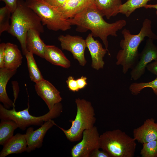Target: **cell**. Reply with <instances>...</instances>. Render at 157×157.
<instances>
[{
  "label": "cell",
  "mask_w": 157,
  "mask_h": 157,
  "mask_svg": "<svg viewBox=\"0 0 157 157\" xmlns=\"http://www.w3.org/2000/svg\"><path fill=\"white\" fill-rule=\"evenodd\" d=\"M103 17L94 6L83 10L68 19V21L71 26H77L76 30L78 32H85L89 30L93 37L99 38L110 55L108 49V37L117 36V31L126 25V21L121 19L109 23L104 20Z\"/></svg>",
  "instance_id": "obj_1"
},
{
  "label": "cell",
  "mask_w": 157,
  "mask_h": 157,
  "mask_svg": "<svg viewBox=\"0 0 157 157\" xmlns=\"http://www.w3.org/2000/svg\"><path fill=\"white\" fill-rule=\"evenodd\" d=\"M124 39L120 43L121 49L118 52L116 56V64L122 67L123 73L126 74L130 69H132L138 63L140 54L138 48L146 37L155 40L157 35L151 29V22L146 18L144 21L140 32L137 34H132L129 31L124 28L122 32Z\"/></svg>",
  "instance_id": "obj_2"
},
{
  "label": "cell",
  "mask_w": 157,
  "mask_h": 157,
  "mask_svg": "<svg viewBox=\"0 0 157 157\" xmlns=\"http://www.w3.org/2000/svg\"><path fill=\"white\" fill-rule=\"evenodd\" d=\"M10 19L8 32L18 40L25 56L28 51L26 41L28 31L33 29L42 33L44 31L43 26L40 17L23 0H17L16 8L12 13Z\"/></svg>",
  "instance_id": "obj_3"
},
{
  "label": "cell",
  "mask_w": 157,
  "mask_h": 157,
  "mask_svg": "<svg viewBox=\"0 0 157 157\" xmlns=\"http://www.w3.org/2000/svg\"><path fill=\"white\" fill-rule=\"evenodd\" d=\"M135 140L119 129L106 131L100 135L99 148L110 157H133Z\"/></svg>",
  "instance_id": "obj_4"
},
{
  "label": "cell",
  "mask_w": 157,
  "mask_h": 157,
  "mask_svg": "<svg viewBox=\"0 0 157 157\" xmlns=\"http://www.w3.org/2000/svg\"><path fill=\"white\" fill-rule=\"evenodd\" d=\"M77 112L74 120H70L71 127L66 130L56 124L71 142L78 141L82 138L83 131L93 127L96 121L94 109L91 103L84 99H75Z\"/></svg>",
  "instance_id": "obj_5"
},
{
  "label": "cell",
  "mask_w": 157,
  "mask_h": 157,
  "mask_svg": "<svg viewBox=\"0 0 157 157\" xmlns=\"http://www.w3.org/2000/svg\"><path fill=\"white\" fill-rule=\"evenodd\" d=\"M15 106L11 110L6 108L0 104V119L11 120L16 122L19 128L24 130L27 127L31 125L41 126L44 122L57 118L63 112V107L60 102L54 105L52 109L46 114L41 116L36 117L31 115L29 111V106L24 110L17 111Z\"/></svg>",
  "instance_id": "obj_6"
},
{
  "label": "cell",
  "mask_w": 157,
  "mask_h": 157,
  "mask_svg": "<svg viewBox=\"0 0 157 157\" xmlns=\"http://www.w3.org/2000/svg\"><path fill=\"white\" fill-rule=\"evenodd\" d=\"M25 1L26 6L40 17L43 26H46L49 29L65 31L71 28L68 19L43 0H26Z\"/></svg>",
  "instance_id": "obj_7"
},
{
  "label": "cell",
  "mask_w": 157,
  "mask_h": 157,
  "mask_svg": "<svg viewBox=\"0 0 157 157\" xmlns=\"http://www.w3.org/2000/svg\"><path fill=\"white\" fill-rule=\"evenodd\" d=\"M100 136L97 129L95 126L90 129L85 130L83 133L82 140L72 148V156L90 157L95 150L100 149Z\"/></svg>",
  "instance_id": "obj_8"
},
{
  "label": "cell",
  "mask_w": 157,
  "mask_h": 157,
  "mask_svg": "<svg viewBox=\"0 0 157 157\" xmlns=\"http://www.w3.org/2000/svg\"><path fill=\"white\" fill-rule=\"evenodd\" d=\"M63 50L71 52L74 59L77 60L79 65L85 66L87 61L85 56V51L86 47L85 40L79 36L69 34L61 35L58 37Z\"/></svg>",
  "instance_id": "obj_9"
},
{
  "label": "cell",
  "mask_w": 157,
  "mask_h": 157,
  "mask_svg": "<svg viewBox=\"0 0 157 157\" xmlns=\"http://www.w3.org/2000/svg\"><path fill=\"white\" fill-rule=\"evenodd\" d=\"M152 39L148 38L139 55V60L130 74L132 79L134 81L140 78L145 72L147 66L153 60L157 59V46Z\"/></svg>",
  "instance_id": "obj_10"
},
{
  "label": "cell",
  "mask_w": 157,
  "mask_h": 157,
  "mask_svg": "<svg viewBox=\"0 0 157 157\" xmlns=\"http://www.w3.org/2000/svg\"><path fill=\"white\" fill-rule=\"evenodd\" d=\"M55 124L51 119L45 122L40 127L36 130H34L31 127L28 128L24 134L27 145L26 151L29 153L36 148H41L47 132Z\"/></svg>",
  "instance_id": "obj_11"
},
{
  "label": "cell",
  "mask_w": 157,
  "mask_h": 157,
  "mask_svg": "<svg viewBox=\"0 0 157 157\" xmlns=\"http://www.w3.org/2000/svg\"><path fill=\"white\" fill-rule=\"evenodd\" d=\"M35 91L44 101L49 110L62 100L59 91L49 81L43 79L35 83Z\"/></svg>",
  "instance_id": "obj_12"
},
{
  "label": "cell",
  "mask_w": 157,
  "mask_h": 157,
  "mask_svg": "<svg viewBox=\"0 0 157 157\" xmlns=\"http://www.w3.org/2000/svg\"><path fill=\"white\" fill-rule=\"evenodd\" d=\"M85 40L91 57L92 67L97 70L103 69L105 64L103 58L107 50L98 40H94L91 33L88 35Z\"/></svg>",
  "instance_id": "obj_13"
},
{
  "label": "cell",
  "mask_w": 157,
  "mask_h": 157,
  "mask_svg": "<svg viewBox=\"0 0 157 157\" xmlns=\"http://www.w3.org/2000/svg\"><path fill=\"white\" fill-rule=\"evenodd\" d=\"M134 139L143 144L157 140V123L152 118L146 119L143 124L133 131Z\"/></svg>",
  "instance_id": "obj_14"
},
{
  "label": "cell",
  "mask_w": 157,
  "mask_h": 157,
  "mask_svg": "<svg viewBox=\"0 0 157 157\" xmlns=\"http://www.w3.org/2000/svg\"><path fill=\"white\" fill-rule=\"evenodd\" d=\"M95 0H66L61 6L55 9L68 19L86 8L96 6Z\"/></svg>",
  "instance_id": "obj_15"
},
{
  "label": "cell",
  "mask_w": 157,
  "mask_h": 157,
  "mask_svg": "<svg viewBox=\"0 0 157 157\" xmlns=\"http://www.w3.org/2000/svg\"><path fill=\"white\" fill-rule=\"evenodd\" d=\"M3 146L0 152V157L26 151L27 145L24 134L17 133L9 139Z\"/></svg>",
  "instance_id": "obj_16"
},
{
  "label": "cell",
  "mask_w": 157,
  "mask_h": 157,
  "mask_svg": "<svg viewBox=\"0 0 157 157\" xmlns=\"http://www.w3.org/2000/svg\"><path fill=\"white\" fill-rule=\"evenodd\" d=\"M22 56L21 51L16 44L6 43L4 58V67L11 70H17L21 65Z\"/></svg>",
  "instance_id": "obj_17"
},
{
  "label": "cell",
  "mask_w": 157,
  "mask_h": 157,
  "mask_svg": "<svg viewBox=\"0 0 157 157\" xmlns=\"http://www.w3.org/2000/svg\"><path fill=\"white\" fill-rule=\"evenodd\" d=\"M40 33L31 29L28 30L26 36V45L28 51L44 58L46 45L40 37Z\"/></svg>",
  "instance_id": "obj_18"
},
{
  "label": "cell",
  "mask_w": 157,
  "mask_h": 157,
  "mask_svg": "<svg viewBox=\"0 0 157 157\" xmlns=\"http://www.w3.org/2000/svg\"><path fill=\"white\" fill-rule=\"evenodd\" d=\"M44 58L52 64L67 68L71 66L70 61L60 49L53 45H46Z\"/></svg>",
  "instance_id": "obj_19"
},
{
  "label": "cell",
  "mask_w": 157,
  "mask_h": 157,
  "mask_svg": "<svg viewBox=\"0 0 157 157\" xmlns=\"http://www.w3.org/2000/svg\"><path fill=\"white\" fill-rule=\"evenodd\" d=\"M17 70H11L3 67L0 69V101L5 108L9 109L15 106V103L8 97L6 86L10 78L16 73Z\"/></svg>",
  "instance_id": "obj_20"
},
{
  "label": "cell",
  "mask_w": 157,
  "mask_h": 157,
  "mask_svg": "<svg viewBox=\"0 0 157 157\" xmlns=\"http://www.w3.org/2000/svg\"><path fill=\"white\" fill-rule=\"evenodd\" d=\"M95 3L102 16L108 19L119 13V8L122 4L121 0H95Z\"/></svg>",
  "instance_id": "obj_21"
},
{
  "label": "cell",
  "mask_w": 157,
  "mask_h": 157,
  "mask_svg": "<svg viewBox=\"0 0 157 157\" xmlns=\"http://www.w3.org/2000/svg\"><path fill=\"white\" fill-rule=\"evenodd\" d=\"M19 128L17 124L11 120L1 119L0 123V144H4L13 135L15 130Z\"/></svg>",
  "instance_id": "obj_22"
},
{
  "label": "cell",
  "mask_w": 157,
  "mask_h": 157,
  "mask_svg": "<svg viewBox=\"0 0 157 157\" xmlns=\"http://www.w3.org/2000/svg\"><path fill=\"white\" fill-rule=\"evenodd\" d=\"M31 52L27 51L25 55L30 78L35 83L44 79L42 74L38 68L33 56Z\"/></svg>",
  "instance_id": "obj_23"
},
{
  "label": "cell",
  "mask_w": 157,
  "mask_h": 157,
  "mask_svg": "<svg viewBox=\"0 0 157 157\" xmlns=\"http://www.w3.org/2000/svg\"><path fill=\"white\" fill-rule=\"evenodd\" d=\"M151 0H127L119 8V13L129 17L137 9L144 7Z\"/></svg>",
  "instance_id": "obj_24"
},
{
  "label": "cell",
  "mask_w": 157,
  "mask_h": 157,
  "mask_svg": "<svg viewBox=\"0 0 157 157\" xmlns=\"http://www.w3.org/2000/svg\"><path fill=\"white\" fill-rule=\"evenodd\" d=\"M147 88H152L154 93L157 96V76L154 80L149 82L133 83L130 85L129 90L132 94L137 95Z\"/></svg>",
  "instance_id": "obj_25"
},
{
  "label": "cell",
  "mask_w": 157,
  "mask_h": 157,
  "mask_svg": "<svg viewBox=\"0 0 157 157\" xmlns=\"http://www.w3.org/2000/svg\"><path fill=\"white\" fill-rule=\"evenodd\" d=\"M11 12L7 6H5L0 8V35L5 31L9 30L10 24L9 20L10 19Z\"/></svg>",
  "instance_id": "obj_26"
},
{
  "label": "cell",
  "mask_w": 157,
  "mask_h": 157,
  "mask_svg": "<svg viewBox=\"0 0 157 157\" xmlns=\"http://www.w3.org/2000/svg\"><path fill=\"white\" fill-rule=\"evenodd\" d=\"M142 144L140 152L142 157H157V140Z\"/></svg>",
  "instance_id": "obj_27"
},
{
  "label": "cell",
  "mask_w": 157,
  "mask_h": 157,
  "mask_svg": "<svg viewBox=\"0 0 157 157\" xmlns=\"http://www.w3.org/2000/svg\"><path fill=\"white\" fill-rule=\"evenodd\" d=\"M69 90L75 92L78 91L79 89L76 80L72 76H69L66 81Z\"/></svg>",
  "instance_id": "obj_28"
},
{
  "label": "cell",
  "mask_w": 157,
  "mask_h": 157,
  "mask_svg": "<svg viewBox=\"0 0 157 157\" xmlns=\"http://www.w3.org/2000/svg\"><path fill=\"white\" fill-rule=\"evenodd\" d=\"M53 8L56 9L61 6L66 0H43Z\"/></svg>",
  "instance_id": "obj_29"
},
{
  "label": "cell",
  "mask_w": 157,
  "mask_h": 157,
  "mask_svg": "<svg viewBox=\"0 0 157 157\" xmlns=\"http://www.w3.org/2000/svg\"><path fill=\"white\" fill-rule=\"evenodd\" d=\"M4 2L6 6L10 10L11 14L15 10L17 7V0H0Z\"/></svg>",
  "instance_id": "obj_30"
},
{
  "label": "cell",
  "mask_w": 157,
  "mask_h": 157,
  "mask_svg": "<svg viewBox=\"0 0 157 157\" xmlns=\"http://www.w3.org/2000/svg\"><path fill=\"white\" fill-rule=\"evenodd\" d=\"M146 68L149 72L157 76V59L149 63Z\"/></svg>",
  "instance_id": "obj_31"
},
{
  "label": "cell",
  "mask_w": 157,
  "mask_h": 157,
  "mask_svg": "<svg viewBox=\"0 0 157 157\" xmlns=\"http://www.w3.org/2000/svg\"><path fill=\"white\" fill-rule=\"evenodd\" d=\"M6 43H2L0 44V68L4 67V58Z\"/></svg>",
  "instance_id": "obj_32"
},
{
  "label": "cell",
  "mask_w": 157,
  "mask_h": 157,
  "mask_svg": "<svg viewBox=\"0 0 157 157\" xmlns=\"http://www.w3.org/2000/svg\"><path fill=\"white\" fill-rule=\"evenodd\" d=\"M99 149L95 150L91 154L90 157H110L108 154L104 151Z\"/></svg>",
  "instance_id": "obj_33"
},
{
  "label": "cell",
  "mask_w": 157,
  "mask_h": 157,
  "mask_svg": "<svg viewBox=\"0 0 157 157\" xmlns=\"http://www.w3.org/2000/svg\"><path fill=\"white\" fill-rule=\"evenodd\" d=\"M87 80V77L83 76L76 79L80 90L84 88L87 86L88 84Z\"/></svg>",
  "instance_id": "obj_34"
},
{
  "label": "cell",
  "mask_w": 157,
  "mask_h": 157,
  "mask_svg": "<svg viewBox=\"0 0 157 157\" xmlns=\"http://www.w3.org/2000/svg\"><path fill=\"white\" fill-rule=\"evenodd\" d=\"M12 84L13 85V95L14 97V102L15 103L16 100L18 97L19 92V87L18 85V83L17 81H12Z\"/></svg>",
  "instance_id": "obj_35"
},
{
  "label": "cell",
  "mask_w": 157,
  "mask_h": 157,
  "mask_svg": "<svg viewBox=\"0 0 157 157\" xmlns=\"http://www.w3.org/2000/svg\"><path fill=\"white\" fill-rule=\"evenodd\" d=\"M144 8H154L156 9L157 10L156 13L157 14V4H147Z\"/></svg>",
  "instance_id": "obj_36"
}]
</instances>
